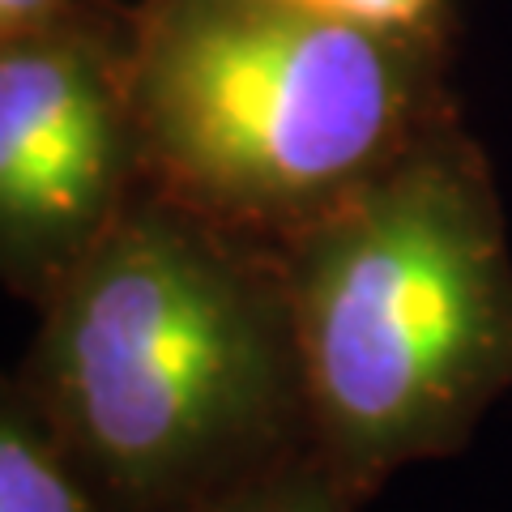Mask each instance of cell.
<instances>
[{
  "label": "cell",
  "instance_id": "1",
  "mask_svg": "<svg viewBox=\"0 0 512 512\" xmlns=\"http://www.w3.org/2000/svg\"><path fill=\"white\" fill-rule=\"evenodd\" d=\"M116 512H188L312 453L278 248L137 192L18 372Z\"/></svg>",
  "mask_w": 512,
  "mask_h": 512
},
{
  "label": "cell",
  "instance_id": "2",
  "mask_svg": "<svg viewBox=\"0 0 512 512\" xmlns=\"http://www.w3.org/2000/svg\"><path fill=\"white\" fill-rule=\"evenodd\" d=\"M312 453L363 504L512 393V235L453 120L278 248Z\"/></svg>",
  "mask_w": 512,
  "mask_h": 512
},
{
  "label": "cell",
  "instance_id": "3",
  "mask_svg": "<svg viewBox=\"0 0 512 512\" xmlns=\"http://www.w3.org/2000/svg\"><path fill=\"white\" fill-rule=\"evenodd\" d=\"M128 99L146 184L265 248L461 120L448 43L303 0H133Z\"/></svg>",
  "mask_w": 512,
  "mask_h": 512
},
{
  "label": "cell",
  "instance_id": "4",
  "mask_svg": "<svg viewBox=\"0 0 512 512\" xmlns=\"http://www.w3.org/2000/svg\"><path fill=\"white\" fill-rule=\"evenodd\" d=\"M141 188L128 5L0 43V282L43 308Z\"/></svg>",
  "mask_w": 512,
  "mask_h": 512
},
{
  "label": "cell",
  "instance_id": "5",
  "mask_svg": "<svg viewBox=\"0 0 512 512\" xmlns=\"http://www.w3.org/2000/svg\"><path fill=\"white\" fill-rule=\"evenodd\" d=\"M0 512H116L22 376L0 372Z\"/></svg>",
  "mask_w": 512,
  "mask_h": 512
},
{
  "label": "cell",
  "instance_id": "6",
  "mask_svg": "<svg viewBox=\"0 0 512 512\" xmlns=\"http://www.w3.org/2000/svg\"><path fill=\"white\" fill-rule=\"evenodd\" d=\"M188 512H359V500L342 491L316 453H299Z\"/></svg>",
  "mask_w": 512,
  "mask_h": 512
},
{
  "label": "cell",
  "instance_id": "7",
  "mask_svg": "<svg viewBox=\"0 0 512 512\" xmlns=\"http://www.w3.org/2000/svg\"><path fill=\"white\" fill-rule=\"evenodd\" d=\"M320 9L414 43H448L453 22V0H320Z\"/></svg>",
  "mask_w": 512,
  "mask_h": 512
},
{
  "label": "cell",
  "instance_id": "8",
  "mask_svg": "<svg viewBox=\"0 0 512 512\" xmlns=\"http://www.w3.org/2000/svg\"><path fill=\"white\" fill-rule=\"evenodd\" d=\"M90 5H99V0H0V43L47 30Z\"/></svg>",
  "mask_w": 512,
  "mask_h": 512
},
{
  "label": "cell",
  "instance_id": "9",
  "mask_svg": "<svg viewBox=\"0 0 512 512\" xmlns=\"http://www.w3.org/2000/svg\"><path fill=\"white\" fill-rule=\"evenodd\" d=\"M303 5H316V9H320V0H303Z\"/></svg>",
  "mask_w": 512,
  "mask_h": 512
}]
</instances>
